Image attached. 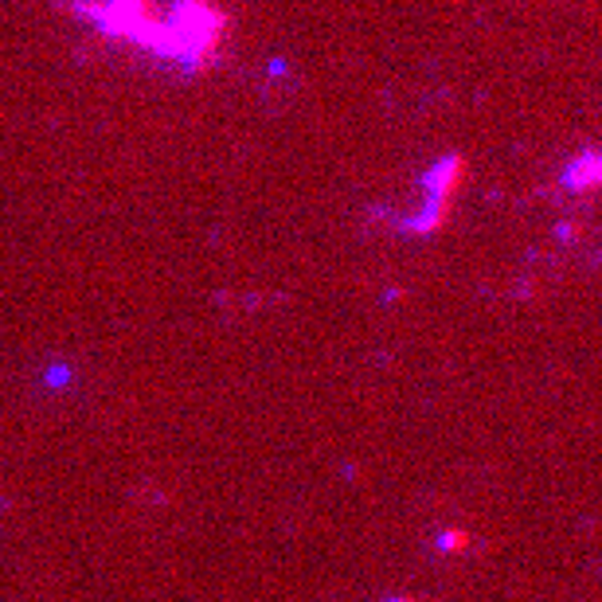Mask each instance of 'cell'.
<instances>
[{
    "label": "cell",
    "instance_id": "obj_1",
    "mask_svg": "<svg viewBox=\"0 0 602 602\" xmlns=\"http://www.w3.org/2000/svg\"><path fill=\"white\" fill-rule=\"evenodd\" d=\"M563 181H568L571 192L602 188V153H583V157H575L568 164V172H563Z\"/></svg>",
    "mask_w": 602,
    "mask_h": 602
}]
</instances>
